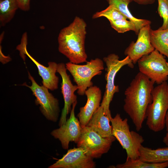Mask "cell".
I'll list each match as a JSON object with an SVG mask.
<instances>
[{"label": "cell", "instance_id": "cell-6", "mask_svg": "<svg viewBox=\"0 0 168 168\" xmlns=\"http://www.w3.org/2000/svg\"><path fill=\"white\" fill-rule=\"evenodd\" d=\"M65 65L67 70L71 74L77 86V93L80 96L85 95L87 88L93 86L92 78L101 75L104 68L103 61L98 58L87 61L84 65L70 62Z\"/></svg>", "mask_w": 168, "mask_h": 168}, {"label": "cell", "instance_id": "cell-3", "mask_svg": "<svg viewBox=\"0 0 168 168\" xmlns=\"http://www.w3.org/2000/svg\"><path fill=\"white\" fill-rule=\"evenodd\" d=\"M152 101L146 112V125L151 131L157 132L165 127V118L168 110V83L166 81L154 87Z\"/></svg>", "mask_w": 168, "mask_h": 168}, {"label": "cell", "instance_id": "cell-8", "mask_svg": "<svg viewBox=\"0 0 168 168\" xmlns=\"http://www.w3.org/2000/svg\"><path fill=\"white\" fill-rule=\"evenodd\" d=\"M82 127L77 146L84 149L93 158H99L107 152L116 139L113 136L103 137L87 126Z\"/></svg>", "mask_w": 168, "mask_h": 168}, {"label": "cell", "instance_id": "cell-24", "mask_svg": "<svg viewBox=\"0 0 168 168\" xmlns=\"http://www.w3.org/2000/svg\"><path fill=\"white\" fill-rule=\"evenodd\" d=\"M158 12L163 19V23L159 28L161 29H168V2L167 0H157Z\"/></svg>", "mask_w": 168, "mask_h": 168}, {"label": "cell", "instance_id": "cell-28", "mask_svg": "<svg viewBox=\"0 0 168 168\" xmlns=\"http://www.w3.org/2000/svg\"><path fill=\"white\" fill-rule=\"evenodd\" d=\"M165 127L167 132H168V110L167 112L165 118Z\"/></svg>", "mask_w": 168, "mask_h": 168}, {"label": "cell", "instance_id": "cell-11", "mask_svg": "<svg viewBox=\"0 0 168 168\" xmlns=\"http://www.w3.org/2000/svg\"><path fill=\"white\" fill-rule=\"evenodd\" d=\"M95 163L87 151L81 147L68 150L60 159L49 168H94Z\"/></svg>", "mask_w": 168, "mask_h": 168}, {"label": "cell", "instance_id": "cell-19", "mask_svg": "<svg viewBox=\"0 0 168 168\" xmlns=\"http://www.w3.org/2000/svg\"><path fill=\"white\" fill-rule=\"evenodd\" d=\"M150 38L154 49L168 58V29L159 28L154 30L151 29Z\"/></svg>", "mask_w": 168, "mask_h": 168}, {"label": "cell", "instance_id": "cell-25", "mask_svg": "<svg viewBox=\"0 0 168 168\" xmlns=\"http://www.w3.org/2000/svg\"><path fill=\"white\" fill-rule=\"evenodd\" d=\"M16 0L18 3L19 9L24 11H28L30 10L31 0Z\"/></svg>", "mask_w": 168, "mask_h": 168}, {"label": "cell", "instance_id": "cell-21", "mask_svg": "<svg viewBox=\"0 0 168 168\" xmlns=\"http://www.w3.org/2000/svg\"><path fill=\"white\" fill-rule=\"evenodd\" d=\"M168 167V161L161 163H150L138 159L126 160L122 164H117V168H165Z\"/></svg>", "mask_w": 168, "mask_h": 168}, {"label": "cell", "instance_id": "cell-4", "mask_svg": "<svg viewBox=\"0 0 168 168\" xmlns=\"http://www.w3.org/2000/svg\"><path fill=\"white\" fill-rule=\"evenodd\" d=\"M112 135L126 150V160L138 159L139 149L144 141L143 137L138 133L130 130L127 118L122 119L119 114L111 118Z\"/></svg>", "mask_w": 168, "mask_h": 168}, {"label": "cell", "instance_id": "cell-17", "mask_svg": "<svg viewBox=\"0 0 168 168\" xmlns=\"http://www.w3.org/2000/svg\"><path fill=\"white\" fill-rule=\"evenodd\" d=\"M139 159L150 163L168 161V146L152 149L142 145L139 149Z\"/></svg>", "mask_w": 168, "mask_h": 168}, {"label": "cell", "instance_id": "cell-29", "mask_svg": "<svg viewBox=\"0 0 168 168\" xmlns=\"http://www.w3.org/2000/svg\"><path fill=\"white\" fill-rule=\"evenodd\" d=\"M167 65L168 66V62H167Z\"/></svg>", "mask_w": 168, "mask_h": 168}, {"label": "cell", "instance_id": "cell-5", "mask_svg": "<svg viewBox=\"0 0 168 168\" xmlns=\"http://www.w3.org/2000/svg\"><path fill=\"white\" fill-rule=\"evenodd\" d=\"M118 55L115 54H111L103 58L106 68L105 76L106 82L105 90L100 105L104 108L106 114L111 116L110 110V105L114 94L119 91V86L115 85L114 80L118 72L123 67L127 65L131 68H133L134 64L128 56L122 60L119 59Z\"/></svg>", "mask_w": 168, "mask_h": 168}, {"label": "cell", "instance_id": "cell-1", "mask_svg": "<svg viewBox=\"0 0 168 168\" xmlns=\"http://www.w3.org/2000/svg\"><path fill=\"white\" fill-rule=\"evenodd\" d=\"M154 82L139 72L126 89L123 108L138 131L142 128L149 105L152 101Z\"/></svg>", "mask_w": 168, "mask_h": 168}, {"label": "cell", "instance_id": "cell-9", "mask_svg": "<svg viewBox=\"0 0 168 168\" xmlns=\"http://www.w3.org/2000/svg\"><path fill=\"white\" fill-rule=\"evenodd\" d=\"M28 77L31 82V85L28 86L26 83L22 85L30 89L36 98V104L40 105V110L46 119L53 122H57L60 112L58 100L49 92L47 88L39 85L29 72Z\"/></svg>", "mask_w": 168, "mask_h": 168}, {"label": "cell", "instance_id": "cell-15", "mask_svg": "<svg viewBox=\"0 0 168 168\" xmlns=\"http://www.w3.org/2000/svg\"><path fill=\"white\" fill-rule=\"evenodd\" d=\"M85 95L87 99L86 103L80 108L77 115L82 127L86 126L94 113L100 106L102 91L99 87L92 86L86 90Z\"/></svg>", "mask_w": 168, "mask_h": 168}, {"label": "cell", "instance_id": "cell-7", "mask_svg": "<svg viewBox=\"0 0 168 168\" xmlns=\"http://www.w3.org/2000/svg\"><path fill=\"white\" fill-rule=\"evenodd\" d=\"M163 55L156 49L138 61L139 72L158 85L168 79V66Z\"/></svg>", "mask_w": 168, "mask_h": 168}, {"label": "cell", "instance_id": "cell-18", "mask_svg": "<svg viewBox=\"0 0 168 168\" xmlns=\"http://www.w3.org/2000/svg\"><path fill=\"white\" fill-rule=\"evenodd\" d=\"M109 5H113L118 9L127 19L134 24L138 34L140 29L148 25H151V21L135 17L130 12L128 8L129 4L133 0H107Z\"/></svg>", "mask_w": 168, "mask_h": 168}, {"label": "cell", "instance_id": "cell-23", "mask_svg": "<svg viewBox=\"0 0 168 168\" xmlns=\"http://www.w3.org/2000/svg\"><path fill=\"white\" fill-rule=\"evenodd\" d=\"M111 27L119 33H124L130 30L134 31L137 35V30L134 24L126 19H121L115 21H109Z\"/></svg>", "mask_w": 168, "mask_h": 168}, {"label": "cell", "instance_id": "cell-14", "mask_svg": "<svg viewBox=\"0 0 168 168\" xmlns=\"http://www.w3.org/2000/svg\"><path fill=\"white\" fill-rule=\"evenodd\" d=\"M26 44V42H22L17 46V49L19 51L21 56L25 59L24 56L26 54L35 64L42 79L43 86L51 90L57 89L59 82V78L56 75L58 64L55 62H50L48 63V66L46 67L40 63L28 53Z\"/></svg>", "mask_w": 168, "mask_h": 168}, {"label": "cell", "instance_id": "cell-30", "mask_svg": "<svg viewBox=\"0 0 168 168\" xmlns=\"http://www.w3.org/2000/svg\"><path fill=\"white\" fill-rule=\"evenodd\" d=\"M167 1L168 2V0H167Z\"/></svg>", "mask_w": 168, "mask_h": 168}, {"label": "cell", "instance_id": "cell-22", "mask_svg": "<svg viewBox=\"0 0 168 168\" xmlns=\"http://www.w3.org/2000/svg\"><path fill=\"white\" fill-rule=\"evenodd\" d=\"M101 17L106 18L109 21H113L121 19H127L113 5H109L105 9L97 12L92 16L93 19Z\"/></svg>", "mask_w": 168, "mask_h": 168}, {"label": "cell", "instance_id": "cell-12", "mask_svg": "<svg viewBox=\"0 0 168 168\" xmlns=\"http://www.w3.org/2000/svg\"><path fill=\"white\" fill-rule=\"evenodd\" d=\"M57 72L59 73L62 78L61 89L64 101V107L58 123L60 127L65 123L67 120V116L71 110V105L77 101V96L75 92L77 90L78 88L77 85H74L72 83L70 76L67 73L64 63L58 64Z\"/></svg>", "mask_w": 168, "mask_h": 168}, {"label": "cell", "instance_id": "cell-10", "mask_svg": "<svg viewBox=\"0 0 168 168\" xmlns=\"http://www.w3.org/2000/svg\"><path fill=\"white\" fill-rule=\"evenodd\" d=\"M77 101L72 105L70 116L65 123L59 128L53 130L51 134L61 142L62 148L68 149L70 142L77 143L81 135L82 127L75 114V109Z\"/></svg>", "mask_w": 168, "mask_h": 168}, {"label": "cell", "instance_id": "cell-16", "mask_svg": "<svg viewBox=\"0 0 168 168\" xmlns=\"http://www.w3.org/2000/svg\"><path fill=\"white\" fill-rule=\"evenodd\" d=\"M100 105L94 113L87 126L91 128L101 136L104 137L112 136V127L110 124V119Z\"/></svg>", "mask_w": 168, "mask_h": 168}, {"label": "cell", "instance_id": "cell-26", "mask_svg": "<svg viewBox=\"0 0 168 168\" xmlns=\"http://www.w3.org/2000/svg\"><path fill=\"white\" fill-rule=\"evenodd\" d=\"M133 1L140 5H146L153 3L155 0H133Z\"/></svg>", "mask_w": 168, "mask_h": 168}, {"label": "cell", "instance_id": "cell-20", "mask_svg": "<svg viewBox=\"0 0 168 168\" xmlns=\"http://www.w3.org/2000/svg\"><path fill=\"white\" fill-rule=\"evenodd\" d=\"M18 8L16 0H0V26H4L9 22Z\"/></svg>", "mask_w": 168, "mask_h": 168}, {"label": "cell", "instance_id": "cell-2", "mask_svg": "<svg viewBox=\"0 0 168 168\" xmlns=\"http://www.w3.org/2000/svg\"><path fill=\"white\" fill-rule=\"evenodd\" d=\"M86 27L84 20L76 16L69 25L62 29L59 33L58 50L72 63L79 64L87 61L85 47Z\"/></svg>", "mask_w": 168, "mask_h": 168}, {"label": "cell", "instance_id": "cell-27", "mask_svg": "<svg viewBox=\"0 0 168 168\" xmlns=\"http://www.w3.org/2000/svg\"><path fill=\"white\" fill-rule=\"evenodd\" d=\"M163 142L167 146H168V132H167L166 135L164 137Z\"/></svg>", "mask_w": 168, "mask_h": 168}, {"label": "cell", "instance_id": "cell-13", "mask_svg": "<svg viewBox=\"0 0 168 168\" xmlns=\"http://www.w3.org/2000/svg\"><path fill=\"white\" fill-rule=\"evenodd\" d=\"M151 29L150 25L141 28L136 42L132 41L124 51V54L129 57L134 64L142 57L149 54L155 49L150 40Z\"/></svg>", "mask_w": 168, "mask_h": 168}]
</instances>
